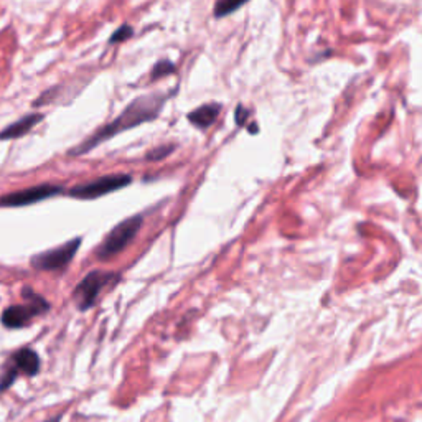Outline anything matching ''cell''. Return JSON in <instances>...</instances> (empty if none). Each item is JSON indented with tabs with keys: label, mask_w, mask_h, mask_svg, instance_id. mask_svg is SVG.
<instances>
[{
	"label": "cell",
	"mask_w": 422,
	"mask_h": 422,
	"mask_svg": "<svg viewBox=\"0 0 422 422\" xmlns=\"http://www.w3.org/2000/svg\"><path fill=\"white\" fill-rule=\"evenodd\" d=\"M15 368L28 376H35L40 371V356L32 348H22L14 355Z\"/></svg>",
	"instance_id": "30bf717a"
},
{
	"label": "cell",
	"mask_w": 422,
	"mask_h": 422,
	"mask_svg": "<svg viewBox=\"0 0 422 422\" xmlns=\"http://www.w3.org/2000/svg\"><path fill=\"white\" fill-rule=\"evenodd\" d=\"M132 35H134V28L130 25H127V23H124V25L119 27L117 30L114 32L113 35H110L109 45H117V43L126 42V40H129Z\"/></svg>",
	"instance_id": "9a60e30c"
},
{
	"label": "cell",
	"mask_w": 422,
	"mask_h": 422,
	"mask_svg": "<svg viewBox=\"0 0 422 422\" xmlns=\"http://www.w3.org/2000/svg\"><path fill=\"white\" fill-rule=\"evenodd\" d=\"M63 191V187L51 185V183H42V185L25 188V190L14 191V194L0 196V208H20L28 207L43 200L51 198V196L60 195Z\"/></svg>",
	"instance_id": "8992f818"
},
{
	"label": "cell",
	"mask_w": 422,
	"mask_h": 422,
	"mask_svg": "<svg viewBox=\"0 0 422 422\" xmlns=\"http://www.w3.org/2000/svg\"><path fill=\"white\" fill-rule=\"evenodd\" d=\"M40 315L36 309L32 305H10L9 309L3 310L2 314V323L7 329H22V327L28 325L32 318Z\"/></svg>",
	"instance_id": "52a82bcc"
},
{
	"label": "cell",
	"mask_w": 422,
	"mask_h": 422,
	"mask_svg": "<svg viewBox=\"0 0 422 422\" xmlns=\"http://www.w3.org/2000/svg\"><path fill=\"white\" fill-rule=\"evenodd\" d=\"M175 71H177V68H175V65L172 63L170 60H161L152 67V71H150V80L152 81L162 80V78L169 76Z\"/></svg>",
	"instance_id": "4fadbf2b"
},
{
	"label": "cell",
	"mask_w": 422,
	"mask_h": 422,
	"mask_svg": "<svg viewBox=\"0 0 422 422\" xmlns=\"http://www.w3.org/2000/svg\"><path fill=\"white\" fill-rule=\"evenodd\" d=\"M249 0H216L215 7H213V17L215 19H224L235 14L237 9L246 5Z\"/></svg>",
	"instance_id": "8fae6325"
},
{
	"label": "cell",
	"mask_w": 422,
	"mask_h": 422,
	"mask_svg": "<svg viewBox=\"0 0 422 422\" xmlns=\"http://www.w3.org/2000/svg\"><path fill=\"white\" fill-rule=\"evenodd\" d=\"M80 246L81 237H76V239L68 241V243L61 244L55 249H48V251L45 253L35 254V256L32 257L30 264L38 270H61L73 261Z\"/></svg>",
	"instance_id": "5b68a950"
},
{
	"label": "cell",
	"mask_w": 422,
	"mask_h": 422,
	"mask_svg": "<svg viewBox=\"0 0 422 422\" xmlns=\"http://www.w3.org/2000/svg\"><path fill=\"white\" fill-rule=\"evenodd\" d=\"M249 116H251V110L246 109L244 106H237L235 109V122L237 126H244L246 121H248Z\"/></svg>",
	"instance_id": "e0dca14e"
},
{
	"label": "cell",
	"mask_w": 422,
	"mask_h": 422,
	"mask_svg": "<svg viewBox=\"0 0 422 422\" xmlns=\"http://www.w3.org/2000/svg\"><path fill=\"white\" fill-rule=\"evenodd\" d=\"M142 224H144V218L142 215L129 216V218L121 221L109 231V235L101 241V244L97 246L94 256L97 261H109L114 256H117L119 253H122L124 249L135 239V236L141 231Z\"/></svg>",
	"instance_id": "7a4b0ae2"
},
{
	"label": "cell",
	"mask_w": 422,
	"mask_h": 422,
	"mask_svg": "<svg viewBox=\"0 0 422 422\" xmlns=\"http://www.w3.org/2000/svg\"><path fill=\"white\" fill-rule=\"evenodd\" d=\"M221 109H223V104H221V102H207V104L200 106V108L188 113L187 119L191 126L204 130L218 119Z\"/></svg>",
	"instance_id": "ba28073f"
},
{
	"label": "cell",
	"mask_w": 422,
	"mask_h": 422,
	"mask_svg": "<svg viewBox=\"0 0 422 422\" xmlns=\"http://www.w3.org/2000/svg\"><path fill=\"white\" fill-rule=\"evenodd\" d=\"M22 296H23V298H25L27 304H28V305H32V307H34V309L38 310L40 314L48 312V309H50V304H48V302L45 301V298H43L42 296H38V294H35L32 289L23 288Z\"/></svg>",
	"instance_id": "7c38bea8"
},
{
	"label": "cell",
	"mask_w": 422,
	"mask_h": 422,
	"mask_svg": "<svg viewBox=\"0 0 422 422\" xmlns=\"http://www.w3.org/2000/svg\"><path fill=\"white\" fill-rule=\"evenodd\" d=\"M177 149V145L175 144H165V145H159V147H154L152 150H149L145 155V161L149 162H159V161H163V159H167L169 155L174 152V150Z\"/></svg>",
	"instance_id": "5bb4252c"
},
{
	"label": "cell",
	"mask_w": 422,
	"mask_h": 422,
	"mask_svg": "<svg viewBox=\"0 0 422 422\" xmlns=\"http://www.w3.org/2000/svg\"><path fill=\"white\" fill-rule=\"evenodd\" d=\"M17 371H19L17 368H12L7 375H3V378L0 379V391H5V389H9L12 386V383L17 379Z\"/></svg>",
	"instance_id": "2e32d148"
},
{
	"label": "cell",
	"mask_w": 422,
	"mask_h": 422,
	"mask_svg": "<svg viewBox=\"0 0 422 422\" xmlns=\"http://www.w3.org/2000/svg\"><path fill=\"white\" fill-rule=\"evenodd\" d=\"M132 177L126 174H116V175H106V177H99L91 182L80 183V185L73 187L68 191V195L71 198L78 200H96L101 196L113 194V191L122 190L127 185H130Z\"/></svg>",
	"instance_id": "277c9868"
},
{
	"label": "cell",
	"mask_w": 422,
	"mask_h": 422,
	"mask_svg": "<svg viewBox=\"0 0 422 422\" xmlns=\"http://www.w3.org/2000/svg\"><path fill=\"white\" fill-rule=\"evenodd\" d=\"M121 279V274L117 272H109V270H91L89 274H86V277L80 284L76 285V289L73 290V301L78 307V310L84 312L89 307L94 305L97 296L101 294V290L106 285L114 284V282Z\"/></svg>",
	"instance_id": "3957f363"
},
{
	"label": "cell",
	"mask_w": 422,
	"mask_h": 422,
	"mask_svg": "<svg viewBox=\"0 0 422 422\" xmlns=\"http://www.w3.org/2000/svg\"><path fill=\"white\" fill-rule=\"evenodd\" d=\"M170 96H174V91L162 93V91H154L150 94H142V96L135 97L126 106L119 116L110 121L109 124L99 127L96 132L89 135L86 141L78 144L75 149H71L68 155L71 157H80L91 152L93 149H96L97 145H101L102 142L109 141V139L116 137V135L126 132V130L134 129L145 122H152L159 117V114L162 113L165 102L170 99Z\"/></svg>",
	"instance_id": "6da1fadb"
},
{
	"label": "cell",
	"mask_w": 422,
	"mask_h": 422,
	"mask_svg": "<svg viewBox=\"0 0 422 422\" xmlns=\"http://www.w3.org/2000/svg\"><path fill=\"white\" fill-rule=\"evenodd\" d=\"M61 417H63V416H61V414H58V416L50 417V419H47L45 422H60V421H61Z\"/></svg>",
	"instance_id": "ac0fdd59"
},
{
	"label": "cell",
	"mask_w": 422,
	"mask_h": 422,
	"mask_svg": "<svg viewBox=\"0 0 422 422\" xmlns=\"http://www.w3.org/2000/svg\"><path fill=\"white\" fill-rule=\"evenodd\" d=\"M43 114L38 113L27 114V116H23L22 119H19V121H15L14 124H10L9 127L3 129L2 132H0V141H12V139L23 137V135L30 132L35 126H38L40 122L43 121Z\"/></svg>",
	"instance_id": "9c48e42d"
}]
</instances>
